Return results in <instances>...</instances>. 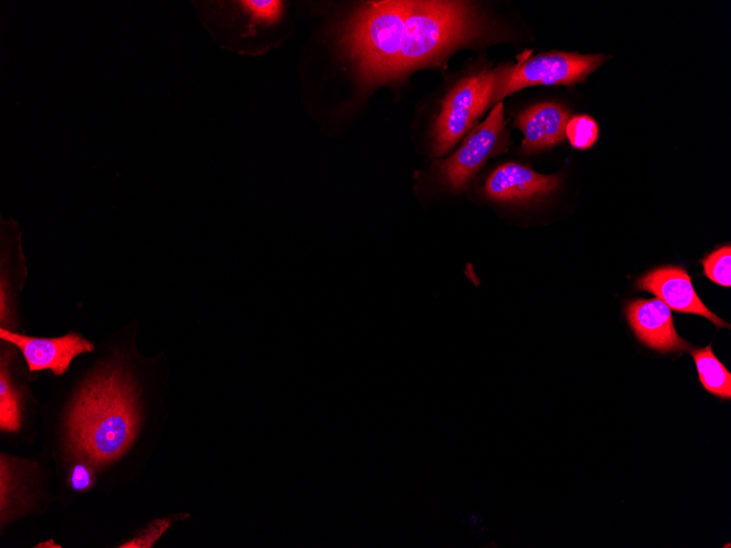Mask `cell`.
Wrapping results in <instances>:
<instances>
[{"label":"cell","mask_w":731,"mask_h":548,"mask_svg":"<svg viewBox=\"0 0 731 548\" xmlns=\"http://www.w3.org/2000/svg\"><path fill=\"white\" fill-rule=\"evenodd\" d=\"M481 32L471 2L374 1L343 23L338 39L360 81L375 85L439 62Z\"/></svg>","instance_id":"1"},{"label":"cell","mask_w":731,"mask_h":548,"mask_svg":"<svg viewBox=\"0 0 731 548\" xmlns=\"http://www.w3.org/2000/svg\"><path fill=\"white\" fill-rule=\"evenodd\" d=\"M140 424L136 384L120 361L93 370L81 383L67 417L70 451L94 466L120 457Z\"/></svg>","instance_id":"2"},{"label":"cell","mask_w":731,"mask_h":548,"mask_svg":"<svg viewBox=\"0 0 731 548\" xmlns=\"http://www.w3.org/2000/svg\"><path fill=\"white\" fill-rule=\"evenodd\" d=\"M501 68L481 70L463 78L444 97L433 126L432 155L442 156L471 129L492 104Z\"/></svg>","instance_id":"3"},{"label":"cell","mask_w":731,"mask_h":548,"mask_svg":"<svg viewBox=\"0 0 731 548\" xmlns=\"http://www.w3.org/2000/svg\"><path fill=\"white\" fill-rule=\"evenodd\" d=\"M605 60L604 55L546 53L520 56L514 66L501 67L492 104L521 89L533 85H572L583 82Z\"/></svg>","instance_id":"4"},{"label":"cell","mask_w":731,"mask_h":548,"mask_svg":"<svg viewBox=\"0 0 731 548\" xmlns=\"http://www.w3.org/2000/svg\"><path fill=\"white\" fill-rule=\"evenodd\" d=\"M504 129L503 105L499 102L488 117L467 135L460 148L439 163L443 184L452 190L463 189L488 158L501 150Z\"/></svg>","instance_id":"5"},{"label":"cell","mask_w":731,"mask_h":548,"mask_svg":"<svg viewBox=\"0 0 731 548\" xmlns=\"http://www.w3.org/2000/svg\"><path fill=\"white\" fill-rule=\"evenodd\" d=\"M0 338L20 350L31 373L48 370L59 376L74 358L94 350L90 340L74 331L46 338L1 327Z\"/></svg>","instance_id":"6"},{"label":"cell","mask_w":731,"mask_h":548,"mask_svg":"<svg viewBox=\"0 0 731 548\" xmlns=\"http://www.w3.org/2000/svg\"><path fill=\"white\" fill-rule=\"evenodd\" d=\"M636 288L647 291L665 303L670 308L689 314H698L717 327L729 328L730 325L713 314L697 295L687 271L678 266H663L655 268L637 282Z\"/></svg>","instance_id":"7"},{"label":"cell","mask_w":731,"mask_h":548,"mask_svg":"<svg viewBox=\"0 0 731 548\" xmlns=\"http://www.w3.org/2000/svg\"><path fill=\"white\" fill-rule=\"evenodd\" d=\"M625 314L634 334L647 347L664 353L689 349L675 330L670 307L661 300H634Z\"/></svg>","instance_id":"8"},{"label":"cell","mask_w":731,"mask_h":548,"mask_svg":"<svg viewBox=\"0 0 731 548\" xmlns=\"http://www.w3.org/2000/svg\"><path fill=\"white\" fill-rule=\"evenodd\" d=\"M559 183L556 174L544 175L525 165L508 162L490 173L484 193L496 202H524L550 194Z\"/></svg>","instance_id":"9"},{"label":"cell","mask_w":731,"mask_h":548,"mask_svg":"<svg viewBox=\"0 0 731 548\" xmlns=\"http://www.w3.org/2000/svg\"><path fill=\"white\" fill-rule=\"evenodd\" d=\"M21 230L13 220L0 223V320L1 327L14 323V300L25 285L27 268L23 254Z\"/></svg>","instance_id":"10"},{"label":"cell","mask_w":731,"mask_h":548,"mask_svg":"<svg viewBox=\"0 0 731 548\" xmlns=\"http://www.w3.org/2000/svg\"><path fill=\"white\" fill-rule=\"evenodd\" d=\"M569 117V110L556 102L537 103L522 110L515 119V127L523 133L521 150L534 153L562 142Z\"/></svg>","instance_id":"11"},{"label":"cell","mask_w":731,"mask_h":548,"mask_svg":"<svg viewBox=\"0 0 731 548\" xmlns=\"http://www.w3.org/2000/svg\"><path fill=\"white\" fill-rule=\"evenodd\" d=\"M8 343V342H7ZM10 343L1 351L0 362V428L16 432L21 427V389L11 373L13 351Z\"/></svg>","instance_id":"12"},{"label":"cell","mask_w":731,"mask_h":548,"mask_svg":"<svg viewBox=\"0 0 731 548\" xmlns=\"http://www.w3.org/2000/svg\"><path fill=\"white\" fill-rule=\"evenodd\" d=\"M704 388L723 399L731 398V374L715 355L710 346L692 351Z\"/></svg>","instance_id":"13"},{"label":"cell","mask_w":731,"mask_h":548,"mask_svg":"<svg viewBox=\"0 0 731 548\" xmlns=\"http://www.w3.org/2000/svg\"><path fill=\"white\" fill-rule=\"evenodd\" d=\"M565 136L575 149L587 150L595 143L599 137L597 123L589 115L569 117Z\"/></svg>","instance_id":"14"},{"label":"cell","mask_w":731,"mask_h":548,"mask_svg":"<svg viewBox=\"0 0 731 548\" xmlns=\"http://www.w3.org/2000/svg\"><path fill=\"white\" fill-rule=\"evenodd\" d=\"M704 275L712 282L731 285V246L724 245L706 255L701 260Z\"/></svg>","instance_id":"15"},{"label":"cell","mask_w":731,"mask_h":548,"mask_svg":"<svg viewBox=\"0 0 731 548\" xmlns=\"http://www.w3.org/2000/svg\"><path fill=\"white\" fill-rule=\"evenodd\" d=\"M236 4L242 12L250 16L252 22L266 25L277 22L282 12L281 1L276 0H244L236 2Z\"/></svg>","instance_id":"16"},{"label":"cell","mask_w":731,"mask_h":548,"mask_svg":"<svg viewBox=\"0 0 731 548\" xmlns=\"http://www.w3.org/2000/svg\"><path fill=\"white\" fill-rule=\"evenodd\" d=\"M91 466L89 462L72 466L69 473V483L73 490L85 491L94 485L95 476Z\"/></svg>","instance_id":"17"},{"label":"cell","mask_w":731,"mask_h":548,"mask_svg":"<svg viewBox=\"0 0 731 548\" xmlns=\"http://www.w3.org/2000/svg\"><path fill=\"white\" fill-rule=\"evenodd\" d=\"M170 522L166 520L155 521L147 530H144L139 537L121 545L120 547L129 548H146L151 547L156 539L166 530Z\"/></svg>","instance_id":"18"}]
</instances>
